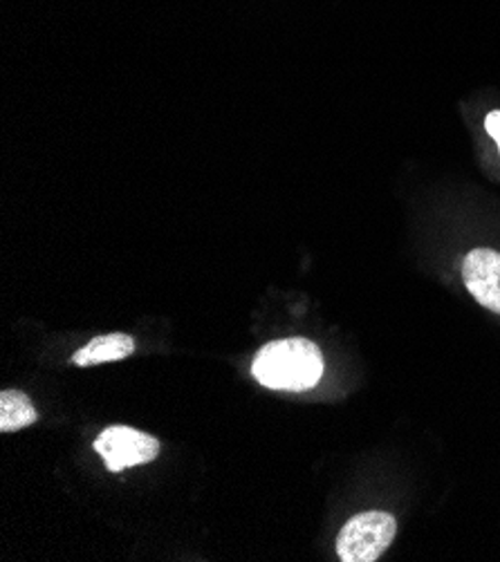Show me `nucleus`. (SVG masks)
<instances>
[{"label": "nucleus", "mask_w": 500, "mask_h": 562, "mask_svg": "<svg viewBox=\"0 0 500 562\" xmlns=\"http://www.w3.org/2000/svg\"><path fill=\"white\" fill-rule=\"evenodd\" d=\"M252 374L269 390L303 392L323 376V355L308 339H284L267 344L258 350Z\"/></svg>", "instance_id": "f257e3e1"}, {"label": "nucleus", "mask_w": 500, "mask_h": 562, "mask_svg": "<svg viewBox=\"0 0 500 562\" xmlns=\"http://www.w3.org/2000/svg\"><path fill=\"white\" fill-rule=\"evenodd\" d=\"M398 522L391 514L366 512L346 522L337 538V555L344 562H375L393 544Z\"/></svg>", "instance_id": "f03ea898"}, {"label": "nucleus", "mask_w": 500, "mask_h": 562, "mask_svg": "<svg viewBox=\"0 0 500 562\" xmlns=\"http://www.w3.org/2000/svg\"><path fill=\"white\" fill-rule=\"evenodd\" d=\"M95 451L101 456L108 471L120 473L153 462L159 456V443L155 437L131 426H110L95 439Z\"/></svg>", "instance_id": "7ed1b4c3"}, {"label": "nucleus", "mask_w": 500, "mask_h": 562, "mask_svg": "<svg viewBox=\"0 0 500 562\" xmlns=\"http://www.w3.org/2000/svg\"><path fill=\"white\" fill-rule=\"evenodd\" d=\"M463 280L469 294L487 310L500 314V254L474 249L463 260Z\"/></svg>", "instance_id": "20e7f679"}, {"label": "nucleus", "mask_w": 500, "mask_h": 562, "mask_svg": "<svg viewBox=\"0 0 500 562\" xmlns=\"http://www.w3.org/2000/svg\"><path fill=\"white\" fill-rule=\"evenodd\" d=\"M135 352V341L129 334L115 331V334H103L86 344L79 352H75L73 363L79 368L110 363V361H122Z\"/></svg>", "instance_id": "39448f33"}, {"label": "nucleus", "mask_w": 500, "mask_h": 562, "mask_svg": "<svg viewBox=\"0 0 500 562\" xmlns=\"http://www.w3.org/2000/svg\"><path fill=\"white\" fill-rule=\"evenodd\" d=\"M38 419L32 402L19 390H5L0 395V432H14L32 426Z\"/></svg>", "instance_id": "423d86ee"}, {"label": "nucleus", "mask_w": 500, "mask_h": 562, "mask_svg": "<svg viewBox=\"0 0 500 562\" xmlns=\"http://www.w3.org/2000/svg\"><path fill=\"white\" fill-rule=\"evenodd\" d=\"M485 128H487L491 139L500 142V110H491L489 112L487 120H485Z\"/></svg>", "instance_id": "0eeeda50"}, {"label": "nucleus", "mask_w": 500, "mask_h": 562, "mask_svg": "<svg viewBox=\"0 0 500 562\" xmlns=\"http://www.w3.org/2000/svg\"><path fill=\"white\" fill-rule=\"evenodd\" d=\"M498 148H500V142H498Z\"/></svg>", "instance_id": "6e6552de"}]
</instances>
